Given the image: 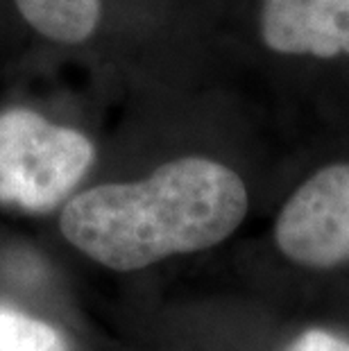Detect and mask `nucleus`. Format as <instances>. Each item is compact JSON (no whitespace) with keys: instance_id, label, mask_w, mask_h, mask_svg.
Here are the masks:
<instances>
[{"instance_id":"nucleus-1","label":"nucleus","mask_w":349,"mask_h":351,"mask_svg":"<svg viewBox=\"0 0 349 351\" xmlns=\"http://www.w3.org/2000/svg\"><path fill=\"white\" fill-rule=\"evenodd\" d=\"M248 206V189L232 168L182 156L141 182L80 193L64 206L59 229L95 263L132 272L222 243L241 227Z\"/></svg>"},{"instance_id":"nucleus-2","label":"nucleus","mask_w":349,"mask_h":351,"mask_svg":"<svg viewBox=\"0 0 349 351\" xmlns=\"http://www.w3.org/2000/svg\"><path fill=\"white\" fill-rule=\"evenodd\" d=\"M84 134L29 109L0 114V204L46 213L71 195L93 166Z\"/></svg>"},{"instance_id":"nucleus-3","label":"nucleus","mask_w":349,"mask_h":351,"mask_svg":"<svg viewBox=\"0 0 349 351\" xmlns=\"http://www.w3.org/2000/svg\"><path fill=\"white\" fill-rule=\"evenodd\" d=\"M274 241L297 265L326 270L349 263V163L320 168L288 197Z\"/></svg>"},{"instance_id":"nucleus-4","label":"nucleus","mask_w":349,"mask_h":351,"mask_svg":"<svg viewBox=\"0 0 349 351\" xmlns=\"http://www.w3.org/2000/svg\"><path fill=\"white\" fill-rule=\"evenodd\" d=\"M261 36L279 55L349 57V0H263Z\"/></svg>"},{"instance_id":"nucleus-5","label":"nucleus","mask_w":349,"mask_h":351,"mask_svg":"<svg viewBox=\"0 0 349 351\" xmlns=\"http://www.w3.org/2000/svg\"><path fill=\"white\" fill-rule=\"evenodd\" d=\"M25 23L57 43L91 39L102 16V0H14Z\"/></svg>"},{"instance_id":"nucleus-6","label":"nucleus","mask_w":349,"mask_h":351,"mask_svg":"<svg viewBox=\"0 0 349 351\" xmlns=\"http://www.w3.org/2000/svg\"><path fill=\"white\" fill-rule=\"evenodd\" d=\"M0 351H71V347L55 326L0 308Z\"/></svg>"},{"instance_id":"nucleus-7","label":"nucleus","mask_w":349,"mask_h":351,"mask_svg":"<svg viewBox=\"0 0 349 351\" xmlns=\"http://www.w3.org/2000/svg\"><path fill=\"white\" fill-rule=\"evenodd\" d=\"M281 351H349V342L322 328H309Z\"/></svg>"}]
</instances>
